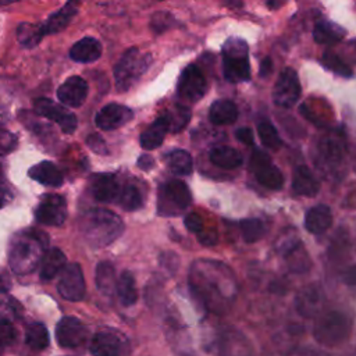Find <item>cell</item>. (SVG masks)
<instances>
[{"label":"cell","mask_w":356,"mask_h":356,"mask_svg":"<svg viewBox=\"0 0 356 356\" xmlns=\"http://www.w3.org/2000/svg\"><path fill=\"white\" fill-rule=\"evenodd\" d=\"M43 28L38 24L22 22L17 28V38L19 43L25 47H35L43 38Z\"/></svg>","instance_id":"obj_35"},{"label":"cell","mask_w":356,"mask_h":356,"mask_svg":"<svg viewBox=\"0 0 356 356\" xmlns=\"http://www.w3.org/2000/svg\"><path fill=\"white\" fill-rule=\"evenodd\" d=\"M86 143L88 146L95 152V153H99V154H108V149L106 146V142L104 139L97 135V134H93V135H89L88 139H86Z\"/></svg>","instance_id":"obj_45"},{"label":"cell","mask_w":356,"mask_h":356,"mask_svg":"<svg viewBox=\"0 0 356 356\" xmlns=\"http://www.w3.org/2000/svg\"><path fill=\"white\" fill-rule=\"evenodd\" d=\"M89 189L92 196L103 203L114 202L120 195V184L115 175L104 172V174H95L90 178Z\"/></svg>","instance_id":"obj_18"},{"label":"cell","mask_w":356,"mask_h":356,"mask_svg":"<svg viewBox=\"0 0 356 356\" xmlns=\"http://www.w3.org/2000/svg\"><path fill=\"white\" fill-rule=\"evenodd\" d=\"M321 64H323L327 70L332 71L334 74H338V75L345 76V78L352 76V70L346 65V63H343V61H342L337 54H334V53H330V51L324 53L323 57H321Z\"/></svg>","instance_id":"obj_41"},{"label":"cell","mask_w":356,"mask_h":356,"mask_svg":"<svg viewBox=\"0 0 356 356\" xmlns=\"http://www.w3.org/2000/svg\"><path fill=\"white\" fill-rule=\"evenodd\" d=\"M321 150L327 160H330L331 163H337L342 159V154H343L342 140L337 138V135L328 136L321 142Z\"/></svg>","instance_id":"obj_40"},{"label":"cell","mask_w":356,"mask_h":356,"mask_svg":"<svg viewBox=\"0 0 356 356\" xmlns=\"http://www.w3.org/2000/svg\"><path fill=\"white\" fill-rule=\"evenodd\" d=\"M250 168L263 186L278 191L284 185V177L282 172L278 170V167L271 161V159L260 149L253 150L250 157Z\"/></svg>","instance_id":"obj_8"},{"label":"cell","mask_w":356,"mask_h":356,"mask_svg":"<svg viewBox=\"0 0 356 356\" xmlns=\"http://www.w3.org/2000/svg\"><path fill=\"white\" fill-rule=\"evenodd\" d=\"M292 189L300 196H314L320 191V182L306 165H299L293 171Z\"/></svg>","instance_id":"obj_22"},{"label":"cell","mask_w":356,"mask_h":356,"mask_svg":"<svg viewBox=\"0 0 356 356\" xmlns=\"http://www.w3.org/2000/svg\"><path fill=\"white\" fill-rule=\"evenodd\" d=\"M220 356H254L250 341L236 328H224L218 337Z\"/></svg>","instance_id":"obj_15"},{"label":"cell","mask_w":356,"mask_h":356,"mask_svg":"<svg viewBox=\"0 0 356 356\" xmlns=\"http://www.w3.org/2000/svg\"><path fill=\"white\" fill-rule=\"evenodd\" d=\"M115 292L124 306H132L138 299V291L135 285V278L131 271L125 270L121 273L120 278L117 280Z\"/></svg>","instance_id":"obj_31"},{"label":"cell","mask_w":356,"mask_h":356,"mask_svg":"<svg viewBox=\"0 0 356 356\" xmlns=\"http://www.w3.org/2000/svg\"><path fill=\"white\" fill-rule=\"evenodd\" d=\"M25 342L33 350H43L49 346V332L42 323H32L26 327Z\"/></svg>","instance_id":"obj_34"},{"label":"cell","mask_w":356,"mask_h":356,"mask_svg":"<svg viewBox=\"0 0 356 356\" xmlns=\"http://www.w3.org/2000/svg\"><path fill=\"white\" fill-rule=\"evenodd\" d=\"M235 136H236V139H238L239 142H242V143H245V145H249V146H252L253 142H254V139H253V132H252V129H249V128H239V129H236Z\"/></svg>","instance_id":"obj_47"},{"label":"cell","mask_w":356,"mask_h":356,"mask_svg":"<svg viewBox=\"0 0 356 356\" xmlns=\"http://www.w3.org/2000/svg\"><path fill=\"white\" fill-rule=\"evenodd\" d=\"M152 64V56L143 54L136 47L128 49L114 68L115 86L120 92L128 90L149 68Z\"/></svg>","instance_id":"obj_5"},{"label":"cell","mask_w":356,"mask_h":356,"mask_svg":"<svg viewBox=\"0 0 356 356\" xmlns=\"http://www.w3.org/2000/svg\"><path fill=\"white\" fill-rule=\"evenodd\" d=\"M138 165H139V168H142L145 171H149V170H152L154 167V160L149 154H142L138 159Z\"/></svg>","instance_id":"obj_50"},{"label":"cell","mask_w":356,"mask_h":356,"mask_svg":"<svg viewBox=\"0 0 356 356\" xmlns=\"http://www.w3.org/2000/svg\"><path fill=\"white\" fill-rule=\"evenodd\" d=\"M185 227H186V229L199 234V232H202V229H203L202 218H200L196 213H189V214L185 217Z\"/></svg>","instance_id":"obj_46"},{"label":"cell","mask_w":356,"mask_h":356,"mask_svg":"<svg viewBox=\"0 0 356 356\" xmlns=\"http://www.w3.org/2000/svg\"><path fill=\"white\" fill-rule=\"evenodd\" d=\"M134 118V111L122 104L110 103L100 108L96 114L95 122L103 131H113L117 129Z\"/></svg>","instance_id":"obj_16"},{"label":"cell","mask_w":356,"mask_h":356,"mask_svg":"<svg viewBox=\"0 0 356 356\" xmlns=\"http://www.w3.org/2000/svg\"><path fill=\"white\" fill-rule=\"evenodd\" d=\"M222 74L231 83H239L249 81V49L248 43L238 36H231L222 44Z\"/></svg>","instance_id":"obj_4"},{"label":"cell","mask_w":356,"mask_h":356,"mask_svg":"<svg viewBox=\"0 0 356 356\" xmlns=\"http://www.w3.org/2000/svg\"><path fill=\"white\" fill-rule=\"evenodd\" d=\"M35 217L44 225H61L67 218V202L61 195H44L36 207Z\"/></svg>","instance_id":"obj_14"},{"label":"cell","mask_w":356,"mask_h":356,"mask_svg":"<svg viewBox=\"0 0 356 356\" xmlns=\"http://www.w3.org/2000/svg\"><path fill=\"white\" fill-rule=\"evenodd\" d=\"M58 293L71 302H79L85 296V280L82 274V268L76 263L65 264V267L60 273Z\"/></svg>","instance_id":"obj_12"},{"label":"cell","mask_w":356,"mask_h":356,"mask_svg":"<svg viewBox=\"0 0 356 356\" xmlns=\"http://www.w3.org/2000/svg\"><path fill=\"white\" fill-rule=\"evenodd\" d=\"M17 146V138L14 134L6 129H0V156L6 154Z\"/></svg>","instance_id":"obj_43"},{"label":"cell","mask_w":356,"mask_h":356,"mask_svg":"<svg viewBox=\"0 0 356 356\" xmlns=\"http://www.w3.org/2000/svg\"><path fill=\"white\" fill-rule=\"evenodd\" d=\"M0 356H1V348H0Z\"/></svg>","instance_id":"obj_54"},{"label":"cell","mask_w":356,"mask_h":356,"mask_svg":"<svg viewBox=\"0 0 356 356\" xmlns=\"http://www.w3.org/2000/svg\"><path fill=\"white\" fill-rule=\"evenodd\" d=\"M15 339V330L7 320H0V348L8 345Z\"/></svg>","instance_id":"obj_44"},{"label":"cell","mask_w":356,"mask_h":356,"mask_svg":"<svg viewBox=\"0 0 356 356\" xmlns=\"http://www.w3.org/2000/svg\"><path fill=\"white\" fill-rule=\"evenodd\" d=\"M165 163L175 175H189L193 161L191 154L182 149H174L165 154Z\"/></svg>","instance_id":"obj_32"},{"label":"cell","mask_w":356,"mask_h":356,"mask_svg":"<svg viewBox=\"0 0 356 356\" xmlns=\"http://www.w3.org/2000/svg\"><path fill=\"white\" fill-rule=\"evenodd\" d=\"M273 70V63H271V58L270 57H264L263 61L260 63V75L261 76H266L271 72Z\"/></svg>","instance_id":"obj_52"},{"label":"cell","mask_w":356,"mask_h":356,"mask_svg":"<svg viewBox=\"0 0 356 356\" xmlns=\"http://www.w3.org/2000/svg\"><path fill=\"white\" fill-rule=\"evenodd\" d=\"M85 239L95 248H103L114 242L124 231L122 220L106 209H92L81 220Z\"/></svg>","instance_id":"obj_3"},{"label":"cell","mask_w":356,"mask_h":356,"mask_svg":"<svg viewBox=\"0 0 356 356\" xmlns=\"http://www.w3.org/2000/svg\"><path fill=\"white\" fill-rule=\"evenodd\" d=\"M197 239H199L200 243H203L206 246H213L217 242V235L214 232H204V234L199 232Z\"/></svg>","instance_id":"obj_49"},{"label":"cell","mask_w":356,"mask_h":356,"mask_svg":"<svg viewBox=\"0 0 356 356\" xmlns=\"http://www.w3.org/2000/svg\"><path fill=\"white\" fill-rule=\"evenodd\" d=\"M257 134H259V138L261 140V143L266 146V147H270V149H278L281 145H282V140L275 129V127L268 122V121H261L259 122L257 125Z\"/></svg>","instance_id":"obj_39"},{"label":"cell","mask_w":356,"mask_h":356,"mask_svg":"<svg viewBox=\"0 0 356 356\" xmlns=\"http://www.w3.org/2000/svg\"><path fill=\"white\" fill-rule=\"evenodd\" d=\"M96 285H97V289L106 296H111L115 292L117 280H115V271L111 263L102 261L97 264Z\"/></svg>","instance_id":"obj_33"},{"label":"cell","mask_w":356,"mask_h":356,"mask_svg":"<svg viewBox=\"0 0 356 356\" xmlns=\"http://www.w3.org/2000/svg\"><path fill=\"white\" fill-rule=\"evenodd\" d=\"M88 83L81 76H70L63 82L57 90L58 100L70 107H79L83 104L88 96Z\"/></svg>","instance_id":"obj_17"},{"label":"cell","mask_w":356,"mask_h":356,"mask_svg":"<svg viewBox=\"0 0 356 356\" xmlns=\"http://www.w3.org/2000/svg\"><path fill=\"white\" fill-rule=\"evenodd\" d=\"M321 305H323V292L317 285H309L303 288L295 299L296 312L306 318L317 316L320 313Z\"/></svg>","instance_id":"obj_19"},{"label":"cell","mask_w":356,"mask_h":356,"mask_svg":"<svg viewBox=\"0 0 356 356\" xmlns=\"http://www.w3.org/2000/svg\"><path fill=\"white\" fill-rule=\"evenodd\" d=\"M102 54V44L97 39L86 36L72 44L70 57L76 63H93Z\"/></svg>","instance_id":"obj_23"},{"label":"cell","mask_w":356,"mask_h":356,"mask_svg":"<svg viewBox=\"0 0 356 356\" xmlns=\"http://www.w3.org/2000/svg\"><path fill=\"white\" fill-rule=\"evenodd\" d=\"M11 288V280L8 277L7 273H4L3 270H0V292H8Z\"/></svg>","instance_id":"obj_51"},{"label":"cell","mask_w":356,"mask_h":356,"mask_svg":"<svg viewBox=\"0 0 356 356\" xmlns=\"http://www.w3.org/2000/svg\"><path fill=\"white\" fill-rule=\"evenodd\" d=\"M117 200H118L120 207H122L127 211H135L143 206V196L135 185L124 186L120 191Z\"/></svg>","instance_id":"obj_36"},{"label":"cell","mask_w":356,"mask_h":356,"mask_svg":"<svg viewBox=\"0 0 356 356\" xmlns=\"http://www.w3.org/2000/svg\"><path fill=\"white\" fill-rule=\"evenodd\" d=\"M206 90L207 81L203 72L193 64L185 67L177 85L178 96L185 102L196 103L206 95Z\"/></svg>","instance_id":"obj_9"},{"label":"cell","mask_w":356,"mask_h":356,"mask_svg":"<svg viewBox=\"0 0 356 356\" xmlns=\"http://www.w3.org/2000/svg\"><path fill=\"white\" fill-rule=\"evenodd\" d=\"M350 321L346 314L331 310L321 314L314 324V338L324 346H337L345 342L350 334Z\"/></svg>","instance_id":"obj_6"},{"label":"cell","mask_w":356,"mask_h":356,"mask_svg":"<svg viewBox=\"0 0 356 356\" xmlns=\"http://www.w3.org/2000/svg\"><path fill=\"white\" fill-rule=\"evenodd\" d=\"M300 93H302V89H300V82L296 71L292 68H285L280 74L274 85V90H273L274 103L280 107L289 108L299 100Z\"/></svg>","instance_id":"obj_10"},{"label":"cell","mask_w":356,"mask_h":356,"mask_svg":"<svg viewBox=\"0 0 356 356\" xmlns=\"http://www.w3.org/2000/svg\"><path fill=\"white\" fill-rule=\"evenodd\" d=\"M10 199H11V191L7 186V184L3 179H0V209L4 204H7Z\"/></svg>","instance_id":"obj_48"},{"label":"cell","mask_w":356,"mask_h":356,"mask_svg":"<svg viewBox=\"0 0 356 356\" xmlns=\"http://www.w3.org/2000/svg\"><path fill=\"white\" fill-rule=\"evenodd\" d=\"M175 24V19L174 17L171 15V13L168 11H157L153 17H152V21H150V26H152V31L157 35L163 33L164 31L170 29L172 25Z\"/></svg>","instance_id":"obj_42"},{"label":"cell","mask_w":356,"mask_h":356,"mask_svg":"<svg viewBox=\"0 0 356 356\" xmlns=\"http://www.w3.org/2000/svg\"><path fill=\"white\" fill-rule=\"evenodd\" d=\"M33 107L39 115L58 124L64 134H72L76 129L78 121L75 114L64 108L61 104L47 97H39L33 102Z\"/></svg>","instance_id":"obj_11"},{"label":"cell","mask_w":356,"mask_h":356,"mask_svg":"<svg viewBox=\"0 0 356 356\" xmlns=\"http://www.w3.org/2000/svg\"><path fill=\"white\" fill-rule=\"evenodd\" d=\"M46 243V235L35 229L15 235L8 252L11 270L17 274H28L33 271L44 254Z\"/></svg>","instance_id":"obj_2"},{"label":"cell","mask_w":356,"mask_h":356,"mask_svg":"<svg viewBox=\"0 0 356 356\" xmlns=\"http://www.w3.org/2000/svg\"><path fill=\"white\" fill-rule=\"evenodd\" d=\"M89 337L88 327L72 316L63 317L56 327V339L63 348H78Z\"/></svg>","instance_id":"obj_13"},{"label":"cell","mask_w":356,"mask_h":356,"mask_svg":"<svg viewBox=\"0 0 356 356\" xmlns=\"http://www.w3.org/2000/svg\"><path fill=\"white\" fill-rule=\"evenodd\" d=\"M291 356H325V355L320 353V352H316L313 349H298Z\"/></svg>","instance_id":"obj_53"},{"label":"cell","mask_w":356,"mask_h":356,"mask_svg":"<svg viewBox=\"0 0 356 356\" xmlns=\"http://www.w3.org/2000/svg\"><path fill=\"white\" fill-rule=\"evenodd\" d=\"M163 196L168 200V204L177 210H184L191 204V192L186 184L181 179H171L163 188Z\"/></svg>","instance_id":"obj_25"},{"label":"cell","mask_w":356,"mask_h":356,"mask_svg":"<svg viewBox=\"0 0 356 356\" xmlns=\"http://www.w3.org/2000/svg\"><path fill=\"white\" fill-rule=\"evenodd\" d=\"M238 118V108L231 100H216L209 110V120L214 125H229Z\"/></svg>","instance_id":"obj_29"},{"label":"cell","mask_w":356,"mask_h":356,"mask_svg":"<svg viewBox=\"0 0 356 356\" xmlns=\"http://www.w3.org/2000/svg\"><path fill=\"white\" fill-rule=\"evenodd\" d=\"M89 350L93 356H127L129 343L118 331L102 330L92 337Z\"/></svg>","instance_id":"obj_7"},{"label":"cell","mask_w":356,"mask_h":356,"mask_svg":"<svg viewBox=\"0 0 356 356\" xmlns=\"http://www.w3.org/2000/svg\"><path fill=\"white\" fill-rule=\"evenodd\" d=\"M28 175L33 181H36L42 185H46V186H53V188L61 186L64 182L63 172L51 161H40V163L32 165L28 170Z\"/></svg>","instance_id":"obj_20"},{"label":"cell","mask_w":356,"mask_h":356,"mask_svg":"<svg viewBox=\"0 0 356 356\" xmlns=\"http://www.w3.org/2000/svg\"><path fill=\"white\" fill-rule=\"evenodd\" d=\"M165 114L168 118V131H171L172 134L182 131L191 118V110L182 104L175 106Z\"/></svg>","instance_id":"obj_37"},{"label":"cell","mask_w":356,"mask_h":356,"mask_svg":"<svg viewBox=\"0 0 356 356\" xmlns=\"http://www.w3.org/2000/svg\"><path fill=\"white\" fill-rule=\"evenodd\" d=\"M76 13H78V4L74 1L67 3L58 11L51 14L47 18V21L42 25L43 33L47 35V33H57V32L63 31L70 24V21L75 17Z\"/></svg>","instance_id":"obj_27"},{"label":"cell","mask_w":356,"mask_h":356,"mask_svg":"<svg viewBox=\"0 0 356 356\" xmlns=\"http://www.w3.org/2000/svg\"><path fill=\"white\" fill-rule=\"evenodd\" d=\"M242 236L248 243L261 239L266 234V225L259 218H246L241 221Z\"/></svg>","instance_id":"obj_38"},{"label":"cell","mask_w":356,"mask_h":356,"mask_svg":"<svg viewBox=\"0 0 356 356\" xmlns=\"http://www.w3.org/2000/svg\"><path fill=\"white\" fill-rule=\"evenodd\" d=\"M65 264H67V259L60 249L51 248L46 250L40 260V278L44 281L54 278L57 274L61 273Z\"/></svg>","instance_id":"obj_26"},{"label":"cell","mask_w":356,"mask_h":356,"mask_svg":"<svg viewBox=\"0 0 356 356\" xmlns=\"http://www.w3.org/2000/svg\"><path fill=\"white\" fill-rule=\"evenodd\" d=\"M346 36V29L332 21H320L314 25L313 38L320 44H334Z\"/></svg>","instance_id":"obj_28"},{"label":"cell","mask_w":356,"mask_h":356,"mask_svg":"<svg viewBox=\"0 0 356 356\" xmlns=\"http://www.w3.org/2000/svg\"><path fill=\"white\" fill-rule=\"evenodd\" d=\"M332 224V214L328 206L317 204L307 210L305 217V227L309 232L320 235L325 232Z\"/></svg>","instance_id":"obj_21"},{"label":"cell","mask_w":356,"mask_h":356,"mask_svg":"<svg viewBox=\"0 0 356 356\" xmlns=\"http://www.w3.org/2000/svg\"><path fill=\"white\" fill-rule=\"evenodd\" d=\"M210 161L225 170H234L238 168L243 163L242 154L229 146H216L210 150Z\"/></svg>","instance_id":"obj_30"},{"label":"cell","mask_w":356,"mask_h":356,"mask_svg":"<svg viewBox=\"0 0 356 356\" xmlns=\"http://www.w3.org/2000/svg\"><path fill=\"white\" fill-rule=\"evenodd\" d=\"M189 282L203 305L214 313H224L235 299L234 278L225 266L220 263H195Z\"/></svg>","instance_id":"obj_1"},{"label":"cell","mask_w":356,"mask_h":356,"mask_svg":"<svg viewBox=\"0 0 356 356\" xmlns=\"http://www.w3.org/2000/svg\"><path fill=\"white\" fill-rule=\"evenodd\" d=\"M167 132H168V118H167V114H163L159 118H156L154 122L142 132L139 139L140 146L145 150H153L159 147L163 143Z\"/></svg>","instance_id":"obj_24"}]
</instances>
